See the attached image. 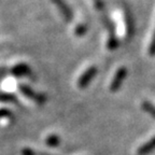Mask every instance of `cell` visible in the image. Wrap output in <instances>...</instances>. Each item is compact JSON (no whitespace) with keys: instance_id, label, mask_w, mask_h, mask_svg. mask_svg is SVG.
I'll return each instance as SVG.
<instances>
[{"instance_id":"obj_1","label":"cell","mask_w":155,"mask_h":155,"mask_svg":"<svg viewBox=\"0 0 155 155\" xmlns=\"http://www.w3.org/2000/svg\"><path fill=\"white\" fill-rule=\"evenodd\" d=\"M18 88L21 91L23 95L27 98H29L30 100L35 101L37 104L39 106H43L44 104L46 102V96L42 93H39L37 91H35L34 88H31L30 86L26 84H19Z\"/></svg>"},{"instance_id":"obj_2","label":"cell","mask_w":155,"mask_h":155,"mask_svg":"<svg viewBox=\"0 0 155 155\" xmlns=\"http://www.w3.org/2000/svg\"><path fill=\"white\" fill-rule=\"evenodd\" d=\"M102 22H104V26H106L107 30H108V34H109V38H108V48L109 50H115L119 46V40L115 36V29H114L113 23L110 21L108 17H102Z\"/></svg>"},{"instance_id":"obj_3","label":"cell","mask_w":155,"mask_h":155,"mask_svg":"<svg viewBox=\"0 0 155 155\" xmlns=\"http://www.w3.org/2000/svg\"><path fill=\"white\" fill-rule=\"evenodd\" d=\"M97 72H98V68L96 66H92L87 69L86 71L82 73V75L80 77V79L78 80V87L80 88V90H84L88 86L92 80L96 77Z\"/></svg>"},{"instance_id":"obj_4","label":"cell","mask_w":155,"mask_h":155,"mask_svg":"<svg viewBox=\"0 0 155 155\" xmlns=\"http://www.w3.org/2000/svg\"><path fill=\"white\" fill-rule=\"evenodd\" d=\"M53 3L56 5V8L58 9V11L61 12V14L63 15V18L66 22H72L73 19V12L72 9L70 8V5L66 2L65 0H52Z\"/></svg>"},{"instance_id":"obj_5","label":"cell","mask_w":155,"mask_h":155,"mask_svg":"<svg viewBox=\"0 0 155 155\" xmlns=\"http://www.w3.org/2000/svg\"><path fill=\"white\" fill-rule=\"evenodd\" d=\"M126 75H127V69L125 67H121L117 69L116 73L114 74L113 80L111 81V84H110V91L111 92H116L121 88L122 84L125 81Z\"/></svg>"},{"instance_id":"obj_6","label":"cell","mask_w":155,"mask_h":155,"mask_svg":"<svg viewBox=\"0 0 155 155\" xmlns=\"http://www.w3.org/2000/svg\"><path fill=\"white\" fill-rule=\"evenodd\" d=\"M11 71H12V73L15 77H29V75L32 74L30 67H29L27 64H24V63L15 65L14 67L12 68Z\"/></svg>"},{"instance_id":"obj_7","label":"cell","mask_w":155,"mask_h":155,"mask_svg":"<svg viewBox=\"0 0 155 155\" xmlns=\"http://www.w3.org/2000/svg\"><path fill=\"white\" fill-rule=\"evenodd\" d=\"M124 15H125L127 35H128V37H133V35L135 34V21H134V17L128 9L124 10Z\"/></svg>"},{"instance_id":"obj_8","label":"cell","mask_w":155,"mask_h":155,"mask_svg":"<svg viewBox=\"0 0 155 155\" xmlns=\"http://www.w3.org/2000/svg\"><path fill=\"white\" fill-rule=\"evenodd\" d=\"M153 150H155V137H153L151 140H149L147 143L142 144L140 148L137 151L138 155H147L149 153H151Z\"/></svg>"},{"instance_id":"obj_9","label":"cell","mask_w":155,"mask_h":155,"mask_svg":"<svg viewBox=\"0 0 155 155\" xmlns=\"http://www.w3.org/2000/svg\"><path fill=\"white\" fill-rule=\"evenodd\" d=\"M0 101L1 102H17V98L13 94H10V93H5V92H0Z\"/></svg>"},{"instance_id":"obj_10","label":"cell","mask_w":155,"mask_h":155,"mask_svg":"<svg viewBox=\"0 0 155 155\" xmlns=\"http://www.w3.org/2000/svg\"><path fill=\"white\" fill-rule=\"evenodd\" d=\"M45 143L48 147L55 148V147H58L59 143H61V138H59L57 135H50V136H48V138L45 139Z\"/></svg>"},{"instance_id":"obj_11","label":"cell","mask_w":155,"mask_h":155,"mask_svg":"<svg viewBox=\"0 0 155 155\" xmlns=\"http://www.w3.org/2000/svg\"><path fill=\"white\" fill-rule=\"evenodd\" d=\"M142 109L144 110L147 113H149L153 119H155V107L153 106L151 102L149 101H143L142 102Z\"/></svg>"},{"instance_id":"obj_12","label":"cell","mask_w":155,"mask_h":155,"mask_svg":"<svg viewBox=\"0 0 155 155\" xmlns=\"http://www.w3.org/2000/svg\"><path fill=\"white\" fill-rule=\"evenodd\" d=\"M87 32V25L79 24L74 29V35L77 37H82Z\"/></svg>"},{"instance_id":"obj_13","label":"cell","mask_w":155,"mask_h":155,"mask_svg":"<svg viewBox=\"0 0 155 155\" xmlns=\"http://www.w3.org/2000/svg\"><path fill=\"white\" fill-rule=\"evenodd\" d=\"M12 116V112L8 109H0V120L1 119H9Z\"/></svg>"},{"instance_id":"obj_14","label":"cell","mask_w":155,"mask_h":155,"mask_svg":"<svg viewBox=\"0 0 155 155\" xmlns=\"http://www.w3.org/2000/svg\"><path fill=\"white\" fill-rule=\"evenodd\" d=\"M149 53H150L151 56L155 55V32H154V36H153V38H152V41H151L150 48H149Z\"/></svg>"},{"instance_id":"obj_15","label":"cell","mask_w":155,"mask_h":155,"mask_svg":"<svg viewBox=\"0 0 155 155\" xmlns=\"http://www.w3.org/2000/svg\"><path fill=\"white\" fill-rule=\"evenodd\" d=\"M94 5L96 7L97 10H99V11H102L104 9V0H94Z\"/></svg>"},{"instance_id":"obj_16","label":"cell","mask_w":155,"mask_h":155,"mask_svg":"<svg viewBox=\"0 0 155 155\" xmlns=\"http://www.w3.org/2000/svg\"><path fill=\"white\" fill-rule=\"evenodd\" d=\"M37 152H35L32 149L30 148H25L24 150L22 151V155H36Z\"/></svg>"},{"instance_id":"obj_17","label":"cell","mask_w":155,"mask_h":155,"mask_svg":"<svg viewBox=\"0 0 155 155\" xmlns=\"http://www.w3.org/2000/svg\"><path fill=\"white\" fill-rule=\"evenodd\" d=\"M36 155H50V154H46V153H37Z\"/></svg>"}]
</instances>
